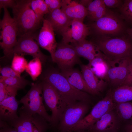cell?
Masks as SVG:
<instances>
[{
  "label": "cell",
  "mask_w": 132,
  "mask_h": 132,
  "mask_svg": "<svg viewBox=\"0 0 132 132\" xmlns=\"http://www.w3.org/2000/svg\"><path fill=\"white\" fill-rule=\"evenodd\" d=\"M93 42L111 66L125 59H132V40L127 34L120 36H97Z\"/></svg>",
  "instance_id": "6da1fadb"
},
{
  "label": "cell",
  "mask_w": 132,
  "mask_h": 132,
  "mask_svg": "<svg viewBox=\"0 0 132 132\" xmlns=\"http://www.w3.org/2000/svg\"><path fill=\"white\" fill-rule=\"evenodd\" d=\"M12 9L17 36L31 35L36 38L35 34L41 22L37 19L31 7L30 0H16V4Z\"/></svg>",
  "instance_id": "7a4b0ae2"
},
{
  "label": "cell",
  "mask_w": 132,
  "mask_h": 132,
  "mask_svg": "<svg viewBox=\"0 0 132 132\" xmlns=\"http://www.w3.org/2000/svg\"><path fill=\"white\" fill-rule=\"evenodd\" d=\"M42 78L57 90L67 104L78 101L88 102L90 99L89 94L74 88L60 72L55 69L47 70L42 76Z\"/></svg>",
  "instance_id": "3957f363"
},
{
  "label": "cell",
  "mask_w": 132,
  "mask_h": 132,
  "mask_svg": "<svg viewBox=\"0 0 132 132\" xmlns=\"http://www.w3.org/2000/svg\"><path fill=\"white\" fill-rule=\"evenodd\" d=\"M44 100L41 82H36L31 84L30 89L19 102L22 104L21 107L25 111L31 113L38 114L50 124L51 116L46 110Z\"/></svg>",
  "instance_id": "277c9868"
},
{
  "label": "cell",
  "mask_w": 132,
  "mask_h": 132,
  "mask_svg": "<svg viewBox=\"0 0 132 132\" xmlns=\"http://www.w3.org/2000/svg\"><path fill=\"white\" fill-rule=\"evenodd\" d=\"M91 27L97 36H119L126 32L127 29L121 17L107 9L102 17L93 22Z\"/></svg>",
  "instance_id": "5b68a950"
},
{
  "label": "cell",
  "mask_w": 132,
  "mask_h": 132,
  "mask_svg": "<svg viewBox=\"0 0 132 132\" xmlns=\"http://www.w3.org/2000/svg\"><path fill=\"white\" fill-rule=\"evenodd\" d=\"M18 117L7 122L17 132H46L50 124L38 114L31 113L21 107L18 112Z\"/></svg>",
  "instance_id": "8992f818"
},
{
  "label": "cell",
  "mask_w": 132,
  "mask_h": 132,
  "mask_svg": "<svg viewBox=\"0 0 132 132\" xmlns=\"http://www.w3.org/2000/svg\"><path fill=\"white\" fill-rule=\"evenodd\" d=\"M112 91L93 107L90 112L74 126L69 132H82L89 130L95 122L106 113L112 111L114 106Z\"/></svg>",
  "instance_id": "52a82bcc"
},
{
  "label": "cell",
  "mask_w": 132,
  "mask_h": 132,
  "mask_svg": "<svg viewBox=\"0 0 132 132\" xmlns=\"http://www.w3.org/2000/svg\"><path fill=\"white\" fill-rule=\"evenodd\" d=\"M45 103L51 112V127L57 128L60 117L65 109L67 103L57 90L49 83L41 82Z\"/></svg>",
  "instance_id": "ba28073f"
},
{
  "label": "cell",
  "mask_w": 132,
  "mask_h": 132,
  "mask_svg": "<svg viewBox=\"0 0 132 132\" xmlns=\"http://www.w3.org/2000/svg\"><path fill=\"white\" fill-rule=\"evenodd\" d=\"M88 102L78 101L67 104L59 119L57 128L60 132H69L84 117L89 109Z\"/></svg>",
  "instance_id": "9c48e42d"
},
{
  "label": "cell",
  "mask_w": 132,
  "mask_h": 132,
  "mask_svg": "<svg viewBox=\"0 0 132 132\" xmlns=\"http://www.w3.org/2000/svg\"><path fill=\"white\" fill-rule=\"evenodd\" d=\"M3 9L4 15L0 22V45L4 56L11 57L13 56L12 52L17 41V30L14 20L7 9Z\"/></svg>",
  "instance_id": "30bf717a"
},
{
  "label": "cell",
  "mask_w": 132,
  "mask_h": 132,
  "mask_svg": "<svg viewBox=\"0 0 132 132\" xmlns=\"http://www.w3.org/2000/svg\"><path fill=\"white\" fill-rule=\"evenodd\" d=\"M79 57L72 45L62 42L57 44L52 61L62 70L73 68L80 64Z\"/></svg>",
  "instance_id": "8fae6325"
},
{
  "label": "cell",
  "mask_w": 132,
  "mask_h": 132,
  "mask_svg": "<svg viewBox=\"0 0 132 132\" xmlns=\"http://www.w3.org/2000/svg\"><path fill=\"white\" fill-rule=\"evenodd\" d=\"M35 38L31 35L19 37L12 52L13 56L14 53L22 55H28L33 58H39L42 63L45 62L47 56L41 51L37 42L34 40Z\"/></svg>",
  "instance_id": "7c38bea8"
},
{
  "label": "cell",
  "mask_w": 132,
  "mask_h": 132,
  "mask_svg": "<svg viewBox=\"0 0 132 132\" xmlns=\"http://www.w3.org/2000/svg\"><path fill=\"white\" fill-rule=\"evenodd\" d=\"M90 34L89 27L83 22L72 20L66 28L61 34L62 41L71 44L78 43L86 39Z\"/></svg>",
  "instance_id": "4fadbf2b"
},
{
  "label": "cell",
  "mask_w": 132,
  "mask_h": 132,
  "mask_svg": "<svg viewBox=\"0 0 132 132\" xmlns=\"http://www.w3.org/2000/svg\"><path fill=\"white\" fill-rule=\"evenodd\" d=\"M132 59L121 61L118 66L110 67L108 71L106 82L117 88L122 86L128 75L130 66Z\"/></svg>",
  "instance_id": "5bb4252c"
},
{
  "label": "cell",
  "mask_w": 132,
  "mask_h": 132,
  "mask_svg": "<svg viewBox=\"0 0 132 132\" xmlns=\"http://www.w3.org/2000/svg\"><path fill=\"white\" fill-rule=\"evenodd\" d=\"M54 31L50 22L44 19L37 39L39 45L50 54L52 60L58 44L55 39Z\"/></svg>",
  "instance_id": "9a60e30c"
},
{
  "label": "cell",
  "mask_w": 132,
  "mask_h": 132,
  "mask_svg": "<svg viewBox=\"0 0 132 132\" xmlns=\"http://www.w3.org/2000/svg\"><path fill=\"white\" fill-rule=\"evenodd\" d=\"M16 96L8 97L0 102V120L9 122L18 117L17 110L20 102Z\"/></svg>",
  "instance_id": "2e32d148"
},
{
  "label": "cell",
  "mask_w": 132,
  "mask_h": 132,
  "mask_svg": "<svg viewBox=\"0 0 132 132\" xmlns=\"http://www.w3.org/2000/svg\"><path fill=\"white\" fill-rule=\"evenodd\" d=\"M61 9L71 19L83 22L88 15L87 8L81 3L71 0L61 1Z\"/></svg>",
  "instance_id": "e0dca14e"
},
{
  "label": "cell",
  "mask_w": 132,
  "mask_h": 132,
  "mask_svg": "<svg viewBox=\"0 0 132 132\" xmlns=\"http://www.w3.org/2000/svg\"><path fill=\"white\" fill-rule=\"evenodd\" d=\"M80 66L84 80L94 95L103 91L107 86V82L96 76L87 65L82 64Z\"/></svg>",
  "instance_id": "ac0fdd59"
},
{
  "label": "cell",
  "mask_w": 132,
  "mask_h": 132,
  "mask_svg": "<svg viewBox=\"0 0 132 132\" xmlns=\"http://www.w3.org/2000/svg\"><path fill=\"white\" fill-rule=\"evenodd\" d=\"M60 73L73 87L79 90L94 95L87 84L81 73L73 68L61 70Z\"/></svg>",
  "instance_id": "d6986e66"
},
{
  "label": "cell",
  "mask_w": 132,
  "mask_h": 132,
  "mask_svg": "<svg viewBox=\"0 0 132 132\" xmlns=\"http://www.w3.org/2000/svg\"><path fill=\"white\" fill-rule=\"evenodd\" d=\"M47 14L48 15L46 19L51 23L54 31L61 34L72 20L66 15L61 8L56 9Z\"/></svg>",
  "instance_id": "ffe728a7"
},
{
  "label": "cell",
  "mask_w": 132,
  "mask_h": 132,
  "mask_svg": "<svg viewBox=\"0 0 132 132\" xmlns=\"http://www.w3.org/2000/svg\"><path fill=\"white\" fill-rule=\"evenodd\" d=\"M108 112L99 119L89 130L94 132H113L116 128L115 116L112 111Z\"/></svg>",
  "instance_id": "44dd1931"
},
{
  "label": "cell",
  "mask_w": 132,
  "mask_h": 132,
  "mask_svg": "<svg viewBox=\"0 0 132 132\" xmlns=\"http://www.w3.org/2000/svg\"><path fill=\"white\" fill-rule=\"evenodd\" d=\"M87 65L96 76L106 81L108 71L111 66L103 54L96 57Z\"/></svg>",
  "instance_id": "7402d4cb"
},
{
  "label": "cell",
  "mask_w": 132,
  "mask_h": 132,
  "mask_svg": "<svg viewBox=\"0 0 132 132\" xmlns=\"http://www.w3.org/2000/svg\"><path fill=\"white\" fill-rule=\"evenodd\" d=\"M114 102L117 103L132 100V86L122 85L116 88L112 91Z\"/></svg>",
  "instance_id": "603a6c76"
},
{
  "label": "cell",
  "mask_w": 132,
  "mask_h": 132,
  "mask_svg": "<svg viewBox=\"0 0 132 132\" xmlns=\"http://www.w3.org/2000/svg\"><path fill=\"white\" fill-rule=\"evenodd\" d=\"M30 5L38 20L41 22L43 21L44 19V15L49 13L48 7L44 0H30Z\"/></svg>",
  "instance_id": "cb8c5ba5"
},
{
  "label": "cell",
  "mask_w": 132,
  "mask_h": 132,
  "mask_svg": "<svg viewBox=\"0 0 132 132\" xmlns=\"http://www.w3.org/2000/svg\"><path fill=\"white\" fill-rule=\"evenodd\" d=\"M42 62L38 58H34L27 64L25 71L34 81L40 75L42 71Z\"/></svg>",
  "instance_id": "d4e9b609"
},
{
  "label": "cell",
  "mask_w": 132,
  "mask_h": 132,
  "mask_svg": "<svg viewBox=\"0 0 132 132\" xmlns=\"http://www.w3.org/2000/svg\"><path fill=\"white\" fill-rule=\"evenodd\" d=\"M0 78V80L6 85L18 90L23 89L29 84L28 81L22 77H5L1 76Z\"/></svg>",
  "instance_id": "484cf974"
},
{
  "label": "cell",
  "mask_w": 132,
  "mask_h": 132,
  "mask_svg": "<svg viewBox=\"0 0 132 132\" xmlns=\"http://www.w3.org/2000/svg\"><path fill=\"white\" fill-rule=\"evenodd\" d=\"M28 63L22 55L14 53L13 56L11 67L15 72L21 74L25 70Z\"/></svg>",
  "instance_id": "4316f807"
},
{
  "label": "cell",
  "mask_w": 132,
  "mask_h": 132,
  "mask_svg": "<svg viewBox=\"0 0 132 132\" xmlns=\"http://www.w3.org/2000/svg\"><path fill=\"white\" fill-rule=\"evenodd\" d=\"M117 109L118 115L125 120L132 119V103L129 101L118 103Z\"/></svg>",
  "instance_id": "83f0119b"
},
{
  "label": "cell",
  "mask_w": 132,
  "mask_h": 132,
  "mask_svg": "<svg viewBox=\"0 0 132 132\" xmlns=\"http://www.w3.org/2000/svg\"><path fill=\"white\" fill-rule=\"evenodd\" d=\"M121 17L132 26V0H125L120 8Z\"/></svg>",
  "instance_id": "f1b7e54d"
},
{
  "label": "cell",
  "mask_w": 132,
  "mask_h": 132,
  "mask_svg": "<svg viewBox=\"0 0 132 132\" xmlns=\"http://www.w3.org/2000/svg\"><path fill=\"white\" fill-rule=\"evenodd\" d=\"M18 90L8 86L0 80V102L7 98L16 95Z\"/></svg>",
  "instance_id": "f546056e"
},
{
  "label": "cell",
  "mask_w": 132,
  "mask_h": 132,
  "mask_svg": "<svg viewBox=\"0 0 132 132\" xmlns=\"http://www.w3.org/2000/svg\"><path fill=\"white\" fill-rule=\"evenodd\" d=\"M71 44L74 47L77 55L79 57H84L88 60L89 62L92 61L96 57L92 53L77 43Z\"/></svg>",
  "instance_id": "4dcf8cb0"
},
{
  "label": "cell",
  "mask_w": 132,
  "mask_h": 132,
  "mask_svg": "<svg viewBox=\"0 0 132 132\" xmlns=\"http://www.w3.org/2000/svg\"><path fill=\"white\" fill-rule=\"evenodd\" d=\"M77 44L92 53L96 57L101 55L103 54L92 42L88 41L85 39Z\"/></svg>",
  "instance_id": "1f68e13d"
},
{
  "label": "cell",
  "mask_w": 132,
  "mask_h": 132,
  "mask_svg": "<svg viewBox=\"0 0 132 132\" xmlns=\"http://www.w3.org/2000/svg\"><path fill=\"white\" fill-rule=\"evenodd\" d=\"M106 6L104 3L94 12L88 16L90 21L93 22H95L102 17L105 14L107 10Z\"/></svg>",
  "instance_id": "d6a6232c"
},
{
  "label": "cell",
  "mask_w": 132,
  "mask_h": 132,
  "mask_svg": "<svg viewBox=\"0 0 132 132\" xmlns=\"http://www.w3.org/2000/svg\"><path fill=\"white\" fill-rule=\"evenodd\" d=\"M0 73L1 76L5 77H22L20 74L15 72L11 67H9L0 68Z\"/></svg>",
  "instance_id": "836d02e7"
},
{
  "label": "cell",
  "mask_w": 132,
  "mask_h": 132,
  "mask_svg": "<svg viewBox=\"0 0 132 132\" xmlns=\"http://www.w3.org/2000/svg\"><path fill=\"white\" fill-rule=\"evenodd\" d=\"M104 3L103 0H92L87 7L88 12L87 16H89L93 13Z\"/></svg>",
  "instance_id": "e575fe53"
},
{
  "label": "cell",
  "mask_w": 132,
  "mask_h": 132,
  "mask_svg": "<svg viewBox=\"0 0 132 132\" xmlns=\"http://www.w3.org/2000/svg\"><path fill=\"white\" fill-rule=\"evenodd\" d=\"M45 2L48 7L49 13L56 9L60 8L61 1L60 0H45Z\"/></svg>",
  "instance_id": "d590c367"
},
{
  "label": "cell",
  "mask_w": 132,
  "mask_h": 132,
  "mask_svg": "<svg viewBox=\"0 0 132 132\" xmlns=\"http://www.w3.org/2000/svg\"><path fill=\"white\" fill-rule=\"evenodd\" d=\"M103 1L105 6L111 8H120L123 3L122 1L120 0H103Z\"/></svg>",
  "instance_id": "8d00e7d4"
},
{
  "label": "cell",
  "mask_w": 132,
  "mask_h": 132,
  "mask_svg": "<svg viewBox=\"0 0 132 132\" xmlns=\"http://www.w3.org/2000/svg\"><path fill=\"white\" fill-rule=\"evenodd\" d=\"M0 121V132H17L14 128L7 122Z\"/></svg>",
  "instance_id": "74e56055"
},
{
  "label": "cell",
  "mask_w": 132,
  "mask_h": 132,
  "mask_svg": "<svg viewBox=\"0 0 132 132\" xmlns=\"http://www.w3.org/2000/svg\"><path fill=\"white\" fill-rule=\"evenodd\" d=\"M16 3V0H0V9L8 8H12Z\"/></svg>",
  "instance_id": "f35d334b"
},
{
  "label": "cell",
  "mask_w": 132,
  "mask_h": 132,
  "mask_svg": "<svg viewBox=\"0 0 132 132\" xmlns=\"http://www.w3.org/2000/svg\"><path fill=\"white\" fill-rule=\"evenodd\" d=\"M132 86V61L131 63L128 75L123 85Z\"/></svg>",
  "instance_id": "ab89813d"
},
{
  "label": "cell",
  "mask_w": 132,
  "mask_h": 132,
  "mask_svg": "<svg viewBox=\"0 0 132 132\" xmlns=\"http://www.w3.org/2000/svg\"><path fill=\"white\" fill-rule=\"evenodd\" d=\"M126 32L127 34L132 40V26L127 29Z\"/></svg>",
  "instance_id": "60d3db41"
},
{
  "label": "cell",
  "mask_w": 132,
  "mask_h": 132,
  "mask_svg": "<svg viewBox=\"0 0 132 132\" xmlns=\"http://www.w3.org/2000/svg\"><path fill=\"white\" fill-rule=\"evenodd\" d=\"M127 129H132V123L128 126L127 127Z\"/></svg>",
  "instance_id": "b9f144b4"
},
{
  "label": "cell",
  "mask_w": 132,
  "mask_h": 132,
  "mask_svg": "<svg viewBox=\"0 0 132 132\" xmlns=\"http://www.w3.org/2000/svg\"><path fill=\"white\" fill-rule=\"evenodd\" d=\"M127 132H132V129L127 130Z\"/></svg>",
  "instance_id": "7bdbcfd3"
},
{
  "label": "cell",
  "mask_w": 132,
  "mask_h": 132,
  "mask_svg": "<svg viewBox=\"0 0 132 132\" xmlns=\"http://www.w3.org/2000/svg\"><path fill=\"white\" fill-rule=\"evenodd\" d=\"M92 132V131H90L89 132Z\"/></svg>",
  "instance_id": "ee69618b"
},
{
  "label": "cell",
  "mask_w": 132,
  "mask_h": 132,
  "mask_svg": "<svg viewBox=\"0 0 132 132\" xmlns=\"http://www.w3.org/2000/svg\"><path fill=\"white\" fill-rule=\"evenodd\" d=\"M115 132V131H114V132Z\"/></svg>",
  "instance_id": "f6af8a7d"
}]
</instances>
